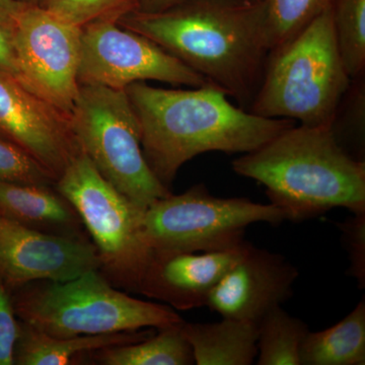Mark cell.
<instances>
[{"instance_id":"cell-16","label":"cell","mask_w":365,"mask_h":365,"mask_svg":"<svg viewBox=\"0 0 365 365\" xmlns=\"http://www.w3.org/2000/svg\"><path fill=\"white\" fill-rule=\"evenodd\" d=\"M153 334V328H148L143 331L58 338L40 332L20 321V334L14 348V364L68 365L83 355L93 354L105 348L138 342Z\"/></svg>"},{"instance_id":"cell-17","label":"cell","mask_w":365,"mask_h":365,"mask_svg":"<svg viewBox=\"0 0 365 365\" xmlns=\"http://www.w3.org/2000/svg\"><path fill=\"white\" fill-rule=\"evenodd\" d=\"M198 365H251L258 356V323L222 318L216 323L182 324Z\"/></svg>"},{"instance_id":"cell-10","label":"cell","mask_w":365,"mask_h":365,"mask_svg":"<svg viewBox=\"0 0 365 365\" xmlns=\"http://www.w3.org/2000/svg\"><path fill=\"white\" fill-rule=\"evenodd\" d=\"M21 69L36 95L71 116L79 93L81 29L25 4L11 26Z\"/></svg>"},{"instance_id":"cell-26","label":"cell","mask_w":365,"mask_h":365,"mask_svg":"<svg viewBox=\"0 0 365 365\" xmlns=\"http://www.w3.org/2000/svg\"><path fill=\"white\" fill-rule=\"evenodd\" d=\"M20 321L14 312L11 292L0 278V365L14 364V348Z\"/></svg>"},{"instance_id":"cell-5","label":"cell","mask_w":365,"mask_h":365,"mask_svg":"<svg viewBox=\"0 0 365 365\" xmlns=\"http://www.w3.org/2000/svg\"><path fill=\"white\" fill-rule=\"evenodd\" d=\"M13 292L18 319L53 337L160 329L184 321L173 307L130 297L100 270L64 282L36 281Z\"/></svg>"},{"instance_id":"cell-21","label":"cell","mask_w":365,"mask_h":365,"mask_svg":"<svg viewBox=\"0 0 365 365\" xmlns=\"http://www.w3.org/2000/svg\"><path fill=\"white\" fill-rule=\"evenodd\" d=\"M334 30L343 64L350 78L365 67V0H334Z\"/></svg>"},{"instance_id":"cell-25","label":"cell","mask_w":365,"mask_h":365,"mask_svg":"<svg viewBox=\"0 0 365 365\" xmlns=\"http://www.w3.org/2000/svg\"><path fill=\"white\" fill-rule=\"evenodd\" d=\"M342 222H336L341 232L343 246L349 257L350 267L347 274L359 283L360 289L365 288V212L352 213Z\"/></svg>"},{"instance_id":"cell-1","label":"cell","mask_w":365,"mask_h":365,"mask_svg":"<svg viewBox=\"0 0 365 365\" xmlns=\"http://www.w3.org/2000/svg\"><path fill=\"white\" fill-rule=\"evenodd\" d=\"M122 28L153 41L242 105L260 86L269 54L262 0H190L160 13L130 11Z\"/></svg>"},{"instance_id":"cell-11","label":"cell","mask_w":365,"mask_h":365,"mask_svg":"<svg viewBox=\"0 0 365 365\" xmlns=\"http://www.w3.org/2000/svg\"><path fill=\"white\" fill-rule=\"evenodd\" d=\"M100 267L88 239L40 232L0 212V278L11 292L36 281L64 282Z\"/></svg>"},{"instance_id":"cell-22","label":"cell","mask_w":365,"mask_h":365,"mask_svg":"<svg viewBox=\"0 0 365 365\" xmlns=\"http://www.w3.org/2000/svg\"><path fill=\"white\" fill-rule=\"evenodd\" d=\"M334 0H262L270 52L294 38Z\"/></svg>"},{"instance_id":"cell-14","label":"cell","mask_w":365,"mask_h":365,"mask_svg":"<svg viewBox=\"0 0 365 365\" xmlns=\"http://www.w3.org/2000/svg\"><path fill=\"white\" fill-rule=\"evenodd\" d=\"M249 242L234 248L205 252H153L138 294L178 311L206 306L223 276L242 258Z\"/></svg>"},{"instance_id":"cell-12","label":"cell","mask_w":365,"mask_h":365,"mask_svg":"<svg viewBox=\"0 0 365 365\" xmlns=\"http://www.w3.org/2000/svg\"><path fill=\"white\" fill-rule=\"evenodd\" d=\"M0 135L28 151L56 180L83 150L69 115L1 74Z\"/></svg>"},{"instance_id":"cell-19","label":"cell","mask_w":365,"mask_h":365,"mask_svg":"<svg viewBox=\"0 0 365 365\" xmlns=\"http://www.w3.org/2000/svg\"><path fill=\"white\" fill-rule=\"evenodd\" d=\"M158 329L145 339L131 344L105 348L93 353L98 364L105 365H191L193 352L182 332V324Z\"/></svg>"},{"instance_id":"cell-8","label":"cell","mask_w":365,"mask_h":365,"mask_svg":"<svg viewBox=\"0 0 365 365\" xmlns=\"http://www.w3.org/2000/svg\"><path fill=\"white\" fill-rule=\"evenodd\" d=\"M284 220L287 212L273 204L220 198L198 184L151 204L143 211L141 227L153 252H205L240 246L254 223L277 225Z\"/></svg>"},{"instance_id":"cell-2","label":"cell","mask_w":365,"mask_h":365,"mask_svg":"<svg viewBox=\"0 0 365 365\" xmlns=\"http://www.w3.org/2000/svg\"><path fill=\"white\" fill-rule=\"evenodd\" d=\"M125 91L138 120L146 162L168 188L197 155L251 153L295 125L294 120L261 117L235 107L213 85L167 90L143 81Z\"/></svg>"},{"instance_id":"cell-6","label":"cell","mask_w":365,"mask_h":365,"mask_svg":"<svg viewBox=\"0 0 365 365\" xmlns=\"http://www.w3.org/2000/svg\"><path fill=\"white\" fill-rule=\"evenodd\" d=\"M55 188L76 209L100 257V272L114 287L138 294L153 251L143 234V209L108 182L83 150Z\"/></svg>"},{"instance_id":"cell-15","label":"cell","mask_w":365,"mask_h":365,"mask_svg":"<svg viewBox=\"0 0 365 365\" xmlns=\"http://www.w3.org/2000/svg\"><path fill=\"white\" fill-rule=\"evenodd\" d=\"M0 212L40 232L86 239L76 209L53 187L0 181Z\"/></svg>"},{"instance_id":"cell-27","label":"cell","mask_w":365,"mask_h":365,"mask_svg":"<svg viewBox=\"0 0 365 365\" xmlns=\"http://www.w3.org/2000/svg\"><path fill=\"white\" fill-rule=\"evenodd\" d=\"M0 74L13 79L25 86L26 90L34 93L19 61L11 29L4 25L2 21H0Z\"/></svg>"},{"instance_id":"cell-18","label":"cell","mask_w":365,"mask_h":365,"mask_svg":"<svg viewBox=\"0 0 365 365\" xmlns=\"http://www.w3.org/2000/svg\"><path fill=\"white\" fill-rule=\"evenodd\" d=\"M364 299L339 323L307 334L300 350V365H364Z\"/></svg>"},{"instance_id":"cell-7","label":"cell","mask_w":365,"mask_h":365,"mask_svg":"<svg viewBox=\"0 0 365 365\" xmlns=\"http://www.w3.org/2000/svg\"><path fill=\"white\" fill-rule=\"evenodd\" d=\"M71 120L81 150L100 174L139 208L172 193L146 162L126 91L79 86Z\"/></svg>"},{"instance_id":"cell-13","label":"cell","mask_w":365,"mask_h":365,"mask_svg":"<svg viewBox=\"0 0 365 365\" xmlns=\"http://www.w3.org/2000/svg\"><path fill=\"white\" fill-rule=\"evenodd\" d=\"M299 270L285 257L250 244L213 288L206 306L222 318L259 321L292 295Z\"/></svg>"},{"instance_id":"cell-29","label":"cell","mask_w":365,"mask_h":365,"mask_svg":"<svg viewBox=\"0 0 365 365\" xmlns=\"http://www.w3.org/2000/svg\"><path fill=\"white\" fill-rule=\"evenodd\" d=\"M24 6L25 4L19 0H0V21L11 29L16 16Z\"/></svg>"},{"instance_id":"cell-24","label":"cell","mask_w":365,"mask_h":365,"mask_svg":"<svg viewBox=\"0 0 365 365\" xmlns=\"http://www.w3.org/2000/svg\"><path fill=\"white\" fill-rule=\"evenodd\" d=\"M0 181L55 187L57 180L28 151L0 135Z\"/></svg>"},{"instance_id":"cell-30","label":"cell","mask_w":365,"mask_h":365,"mask_svg":"<svg viewBox=\"0 0 365 365\" xmlns=\"http://www.w3.org/2000/svg\"><path fill=\"white\" fill-rule=\"evenodd\" d=\"M24 4H29V6H39L41 0H19Z\"/></svg>"},{"instance_id":"cell-3","label":"cell","mask_w":365,"mask_h":365,"mask_svg":"<svg viewBox=\"0 0 365 365\" xmlns=\"http://www.w3.org/2000/svg\"><path fill=\"white\" fill-rule=\"evenodd\" d=\"M266 188L270 203L302 222L333 208L365 212V162L341 146L334 125H294L232 163Z\"/></svg>"},{"instance_id":"cell-23","label":"cell","mask_w":365,"mask_h":365,"mask_svg":"<svg viewBox=\"0 0 365 365\" xmlns=\"http://www.w3.org/2000/svg\"><path fill=\"white\" fill-rule=\"evenodd\" d=\"M137 0H41L39 6L78 28L98 21H118L133 11Z\"/></svg>"},{"instance_id":"cell-9","label":"cell","mask_w":365,"mask_h":365,"mask_svg":"<svg viewBox=\"0 0 365 365\" xmlns=\"http://www.w3.org/2000/svg\"><path fill=\"white\" fill-rule=\"evenodd\" d=\"M81 86L114 90L146 81L191 88L211 85L153 41L127 30L116 21H98L81 28Z\"/></svg>"},{"instance_id":"cell-20","label":"cell","mask_w":365,"mask_h":365,"mask_svg":"<svg viewBox=\"0 0 365 365\" xmlns=\"http://www.w3.org/2000/svg\"><path fill=\"white\" fill-rule=\"evenodd\" d=\"M302 319L274 307L258 322V365H300V350L309 334Z\"/></svg>"},{"instance_id":"cell-28","label":"cell","mask_w":365,"mask_h":365,"mask_svg":"<svg viewBox=\"0 0 365 365\" xmlns=\"http://www.w3.org/2000/svg\"><path fill=\"white\" fill-rule=\"evenodd\" d=\"M190 0H137L136 7L133 11L140 13H160L167 11Z\"/></svg>"},{"instance_id":"cell-4","label":"cell","mask_w":365,"mask_h":365,"mask_svg":"<svg viewBox=\"0 0 365 365\" xmlns=\"http://www.w3.org/2000/svg\"><path fill=\"white\" fill-rule=\"evenodd\" d=\"M349 81L331 6L270 52L249 112L307 126H333Z\"/></svg>"}]
</instances>
